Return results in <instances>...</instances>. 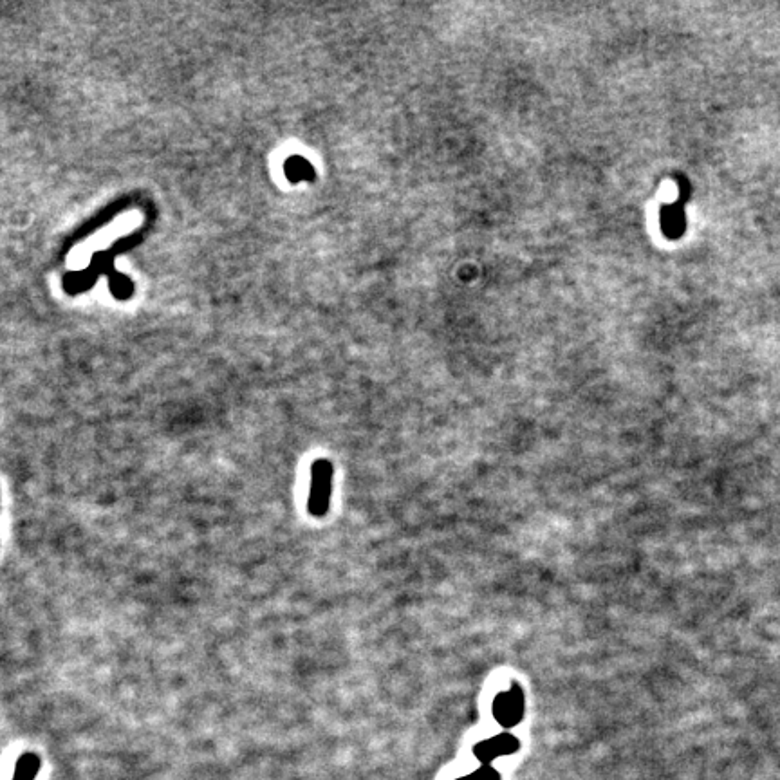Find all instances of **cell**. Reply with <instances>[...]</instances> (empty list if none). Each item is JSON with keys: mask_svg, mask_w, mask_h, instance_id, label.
I'll list each match as a JSON object with an SVG mask.
<instances>
[{"mask_svg": "<svg viewBox=\"0 0 780 780\" xmlns=\"http://www.w3.org/2000/svg\"><path fill=\"white\" fill-rule=\"evenodd\" d=\"M331 488H333V465L327 459H316L311 466V486H309V499H307V511L315 519H322L329 511L331 502Z\"/></svg>", "mask_w": 780, "mask_h": 780, "instance_id": "cell-1", "label": "cell"}, {"mask_svg": "<svg viewBox=\"0 0 780 780\" xmlns=\"http://www.w3.org/2000/svg\"><path fill=\"white\" fill-rule=\"evenodd\" d=\"M493 715L497 723L506 728L519 725L524 717V694L519 685H511L510 690L501 692L493 701Z\"/></svg>", "mask_w": 780, "mask_h": 780, "instance_id": "cell-2", "label": "cell"}, {"mask_svg": "<svg viewBox=\"0 0 780 780\" xmlns=\"http://www.w3.org/2000/svg\"><path fill=\"white\" fill-rule=\"evenodd\" d=\"M519 746L517 737L511 734L495 735L492 739L475 744L474 755L483 762V766H490V762L495 761L497 757L517 752Z\"/></svg>", "mask_w": 780, "mask_h": 780, "instance_id": "cell-3", "label": "cell"}, {"mask_svg": "<svg viewBox=\"0 0 780 780\" xmlns=\"http://www.w3.org/2000/svg\"><path fill=\"white\" fill-rule=\"evenodd\" d=\"M42 770V759L37 752H24L15 762V770L11 780H37Z\"/></svg>", "mask_w": 780, "mask_h": 780, "instance_id": "cell-4", "label": "cell"}, {"mask_svg": "<svg viewBox=\"0 0 780 780\" xmlns=\"http://www.w3.org/2000/svg\"><path fill=\"white\" fill-rule=\"evenodd\" d=\"M457 780H501V775H499V771L493 770L492 766H483L481 770L474 771V773Z\"/></svg>", "mask_w": 780, "mask_h": 780, "instance_id": "cell-5", "label": "cell"}]
</instances>
